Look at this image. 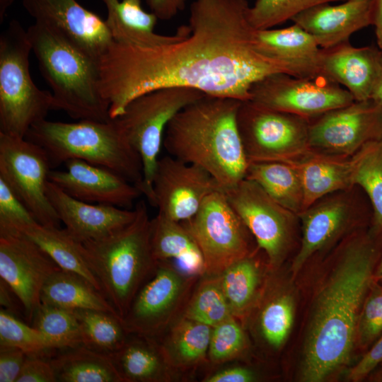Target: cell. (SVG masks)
<instances>
[{
	"instance_id": "cell-1",
	"label": "cell",
	"mask_w": 382,
	"mask_h": 382,
	"mask_svg": "<svg viewBox=\"0 0 382 382\" xmlns=\"http://www.w3.org/2000/svg\"><path fill=\"white\" fill-rule=\"evenodd\" d=\"M247 0H194L187 36L155 47L114 41L98 60L100 88L112 119L149 92L185 87L207 96L250 100L252 86L274 74L294 76L264 54L250 24Z\"/></svg>"
},
{
	"instance_id": "cell-2",
	"label": "cell",
	"mask_w": 382,
	"mask_h": 382,
	"mask_svg": "<svg viewBox=\"0 0 382 382\" xmlns=\"http://www.w3.org/2000/svg\"><path fill=\"white\" fill-rule=\"evenodd\" d=\"M381 253L382 230L372 224L339 245L313 301L303 352V381H323L348 363Z\"/></svg>"
},
{
	"instance_id": "cell-3",
	"label": "cell",
	"mask_w": 382,
	"mask_h": 382,
	"mask_svg": "<svg viewBox=\"0 0 382 382\" xmlns=\"http://www.w3.org/2000/svg\"><path fill=\"white\" fill-rule=\"evenodd\" d=\"M241 101L205 95L168 124L163 146L168 155L208 171L224 190L245 178L248 161L237 125Z\"/></svg>"
},
{
	"instance_id": "cell-4",
	"label": "cell",
	"mask_w": 382,
	"mask_h": 382,
	"mask_svg": "<svg viewBox=\"0 0 382 382\" xmlns=\"http://www.w3.org/2000/svg\"><path fill=\"white\" fill-rule=\"evenodd\" d=\"M27 31L57 110L79 120H112L100 88L98 60L53 28L35 22Z\"/></svg>"
},
{
	"instance_id": "cell-5",
	"label": "cell",
	"mask_w": 382,
	"mask_h": 382,
	"mask_svg": "<svg viewBox=\"0 0 382 382\" xmlns=\"http://www.w3.org/2000/svg\"><path fill=\"white\" fill-rule=\"evenodd\" d=\"M134 208L135 217L126 226L105 237L81 243L101 293L122 318L158 265L151 247L146 205L141 200Z\"/></svg>"
},
{
	"instance_id": "cell-6",
	"label": "cell",
	"mask_w": 382,
	"mask_h": 382,
	"mask_svg": "<svg viewBox=\"0 0 382 382\" xmlns=\"http://www.w3.org/2000/svg\"><path fill=\"white\" fill-rule=\"evenodd\" d=\"M25 138L45 151L52 169L69 160L79 159L110 169L141 189L140 156L115 119L105 122L80 120L76 122L45 119L33 125Z\"/></svg>"
},
{
	"instance_id": "cell-7",
	"label": "cell",
	"mask_w": 382,
	"mask_h": 382,
	"mask_svg": "<svg viewBox=\"0 0 382 382\" xmlns=\"http://www.w3.org/2000/svg\"><path fill=\"white\" fill-rule=\"evenodd\" d=\"M28 31L12 20L0 35V133L25 138L30 127L56 110L51 92L32 79Z\"/></svg>"
},
{
	"instance_id": "cell-8",
	"label": "cell",
	"mask_w": 382,
	"mask_h": 382,
	"mask_svg": "<svg viewBox=\"0 0 382 382\" xmlns=\"http://www.w3.org/2000/svg\"><path fill=\"white\" fill-rule=\"evenodd\" d=\"M204 96L190 88H161L133 99L114 118L140 156L143 169L141 190L153 207V180L166 127L179 111Z\"/></svg>"
},
{
	"instance_id": "cell-9",
	"label": "cell",
	"mask_w": 382,
	"mask_h": 382,
	"mask_svg": "<svg viewBox=\"0 0 382 382\" xmlns=\"http://www.w3.org/2000/svg\"><path fill=\"white\" fill-rule=\"evenodd\" d=\"M298 215L302 233L291 265L294 273L316 253L372 222L369 201L357 185L328 194Z\"/></svg>"
},
{
	"instance_id": "cell-10",
	"label": "cell",
	"mask_w": 382,
	"mask_h": 382,
	"mask_svg": "<svg viewBox=\"0 0 382 382\" xmlns=\"http://www.w3.org/2000/svg\"><path fill=\"white\" fill-rule=\"evenodd\" d=\"M182 223L200 250L205 275L220 274L257 248L224 191L209 195L197 212Z\"/></svg>"
},
{
	"instance_id": "cell-11",
	"label": "cell",
	"mask_w": 382,
	"mask_h": 382,
	"mask_svg": "<svg viewBox=\"0 0 382 382\" xmlns=\"http://www.w3.org/2000/svg\"><path fill=\"white\" fill-rule=\"evenodd\" d=\"M200 277L185 273L172 262L158 261L122 318L127 332L160 337L183 316Z\"/></svg>"
},
{
	"instance_id": "cell-12",
	"label": "cell",
	"mask_w": 382,
	"mask_h": 382,
	"mask_svg": "<svg viewBox=\"0 0 382 382\" xmlns=\"http://www.w3.org/2000/svg\"><path fill=\"white\" fill-rule=\"evenodd\" d=\"M237 125L248 162L289 161L309 151V120L241 101Z\"/></svg>"
},
{
	"instance_id": "cell-13",
	"label": "cell",
	"mask_w": 382,
	"mask_h": 382,
	"mask_svg": "<svg viewBox=\"0 0 382 382\" xmlns=\"http://www.w3.org/2000/svg\"><path fill=\"white\" fill-rule=\"evenodd\" d=\"M52 170L45 151L26 138L0 133V178L24 204L37 222L60 227L47 186Z\"/></svg>"
},
{
	"instance_id": "cell-14",
	"label": "cell",
	"mask_w": 382,
	"mask_h": 382,
	"mask_svg": "<svg viewBox=\"0 0 382 382\" xmlns=\"http://www.w3.org/2000/svg\"><path fill=\"white\" fill-rule=\"evenodd\" d=\"M226 198L277 270L289 250L299 215L284 207L255 181L244 178L224 190Z\"/></svg>"
},
{
	"instance_id": "cell-15",
	"label": "cell",
	"mask_w": 382,
	"mask_h": 382,
	"mask_svg": "<svg viewBox=\"0 0 382 382\" xmlns=\"http://www.w3.org/2000/svg\"><path fill=\"white\" fill-rule=\"evenodd\" d=\"M382 137V104L354 100L309 120V151L347 158Z\"/></svg>"
},
{
	"instance_id": "cell-16",
	"label": "cell",
	"mask_w": 382,
	"mask_h": 382,
	"mask_svg": "<svg viewBox=\"0 0 382 382\" xmlns=\"http://www.w3.org/2000/svg\"><path fill=\"white\" fill-rule=\"evenodd\" d=\"M250 100L308 120L354 101L345 88L323 76L304 78L279 73L255 82Z\"/></svg>"
},
{
	"instance_id": "cell-17",
	"label": "cell",
	"mask_w": 382,
	"mask_h": 382,
	"mask_svg": "<svg viewBox=\"0 0 382 382\" xmlns=\"http://www.w3.org/2000/svg\"><path fill=\"white\" fill-rule=\"evenodd\" d=\"M153 190L158 213L178 222L191 219L209 195L224 191L205 169L170 155L158 160Z\"/></svg>"
},
{
	"instance_id": "cell-18",
	"label": "cell",
	"mask_w": 382,
	"mask_h": 382,
	"mask_svg": "<svg viewBox=\"0 0 382 382\" xmlns=\"http://www.w3.org/2000/svg\"><path fill=\"white\" fill-rule=\"evenodd\" d=\"M59 269L45 250L24 235H0V277L18 298L28 321H33L41 303L46 281Z\"/></svg>"
},
{
	"instance_id": "cell-19",
	"label": "cell",
	"mask_w": 382,
	"mask_h": 382,
	"mask_svg": "<svg viewBox=\"0 0 382 382\" xmlns=\"http://www.w3.org/2000/svg\"><path fill=\"white\" fill-rule=\"evenodd\" d=\"M36 23L53 28L98 60L112 42L105 20L76 0H23Z\"/></svg>"
},
{
	"instance_id": "cell-20",
	"label": "cell",
	"mask_w": 382,
	"mask_h": 382,
	"mask_svg": "<svg viewBox=\"0 0 382 382\" xmlns=\"http://www.w3.org/2000/svg\"><path fill=\"white\" fill-rule=\"evenodd\" d=\"M64 165L65 170H51L49 180L77 199L133 209L142 195L137 186L110 169L79 159Z\"/></svg>"
},
{
	"instance_id": "cell-21",
	"label": "cell",
	"mask_w": 382,
	"mask_h": 382,
	"mask_svg": "<svg viewBox=\"0 0 382 382\" xmlns=\"http://www.w3.org/2000/svg\"><path fill=\"white\" fill-rule=\"evenodd\" d=\"M47 195L65 229L83 243L105 237L130 223L136 209L94 204L77 199L50 180Z\"/></svg>"
},
{
	"instance_id": "cell-22",
	"label": "cell",
	"mask_w": 382,
	"mask_h": 382,
	"mask_svg": "<svg viewBox=\"0 0 382 382\" xmlns=\"http://www.w3.org/2000/svg\"><path fill=\"white\" fill-rule=\"evenodd\" d=\"M374 0H345L337 5L323 4L292 18L294 23L311 34L322 49L349 42L355 32L372 25Z\"/></svg>"
},
{
	"instance_id": "cell-23",
	"label": "cell",
	"mask_w": 382,
	"mask_h": 382,
	"mask_svg": "<svg viewBox=\"0 0 382 382\" xmlns=\"http://www.w3.org/2000/svg\"><path fill=\"white\" fill-rule=\"evenodd\" d=\"M381 54L378 46L357 47L349 42L322 49L321 76L345 88L354 100L370 99Z\"/></svg>"
},
{
	"instance_id": "cell-24",
	"label": "cell",
	"mask_w": 382,
	"mask_h": 382,
	"mask_svg": "<svg viewBox=\"0 0 382 382\" xmlns=\"http://www.w3.org/2000/svg\"><path fill=\"white\" fill-rule=\"evenodd\" d=\"M108 12L106 24L112 41L139 47H155L178 41L190 32L188 25H182L171 35L156 33L158 17L145 11L141 0H101Z\"/></svg>"
},
{
	"instance_id": "cell-25",
	"label": "cell",
	"mask_w": 382,
	"mask_h": 382,
	"mask_svg": "<svg viewBox=\"0 0 382 382\" xmlns=\"http://www.w3.org/2000/svg\"><path fill=\"white\" fill-rule=\"evenodd\" d=\"M257 39L260 50L270 57L287 64L294 76H322V48L311 34L298 25L257 30Z\"/></svg>"
},
{
	"instance_id": "cell-26",
	"label": "cell",
	"mask_w": 382,
	"mask_h": 382,
	"mask_svg": "<svg viewBox=\"0 0 382 382\" xmlns=\"http://www.w3.org/2000/svg\"><path fill=\"white\" fill-rule=\"evenodd\" d=\"M108 356L123 382L184 381L156 338L129 334L125 344Z\"/></svg>"
},
{
	"instance_id": "cell-27",
	"label": "cell",
	"mask_w": 382,
	"mask_h": 382,
	"mask_svg": "<svg viewBox=\"0 0 382 382\" xmlns=\"http://www.w3.org/2000/svg\"><path fill=\"white\" fill-rule=\"evenodd\" d=\"M212 327L181 317L158 340L171 367L184 381L192 378L208 366V349Z\"/></svg>"
},
{
	"instance_id": "cell-28",
	"label": "cell",
	"mask_w": 382,
	"mask_h": 382,
	"mask_svg": "<svg viewBox=\"0 0 382 382\" xmlns=\"http://www.w3.org/2000/svg\"><path fill=\"white\" fill-rule=\"evenodd\" d=\"M357 154L351 157L337 158L308 151L289 161L296 167L301 180L303 209L328 194L354 186Z\"/></svg>"
},
{
	"instance_id": "cell-29",
	"label": "cell",
	"mask_w": 382,
	"mask_h": 382,
	"mask_svg": "<svg viewBox=\"0 0 382 382\" xmlns=\"http://www.w3.org/2000/svg\"><path fill=\"white\" fill-rule=\"evenodd\" d=\"M150 242L157 262H172L191 275L204 274V262L200 250L182 222L158 213L151 219Z\"/></svg>"
},
{
	"instance_id": "cell-30",
	"label": "cell",
	"mask_w": 382,
	"mask_h": 382,
	"mask_svg": "<svg viewBox=\"0 0 382 382\" xmlns=\"http://www.w3.org/2000/svg\"><path fill=\"white\" fill-rule=\"evenodd\" d=\"M258 247L219 274L232 315L243 322L259 299L264 285L265 266Z\"/></svg>"
},
{
	"instance_id": "cell-31",
	"label": "cell",
	"mask_w": 382,
	"mask_h": 382,
	"mask_svg": "<svg viewBox=\"0 0 382 382\" xmlns=\"http://www.w3.org/2000/svg\"><path fill=\"white\" fill-rule=\"evenodd\" d=\"M294 318L292 296L284 291H270L265 282L259 299L242 323L250 319V327L263 346L277 352L286 342Z\"/></svg>"
},
{
	"instance_id": "cell-32",
	"label": "cell",
	"mask_w": 382,
	"mask_h": 382,
	"mask_svg": "<svg viewBox=\"0 0 382 382\" xmlns=\"http://www.w3.org/2000/svg\"><path fill=\"white\" fill-rule=\"evenodd\" d=\"M18 233L40 246L61 269L80 275L101 292L100 285L86 259L81 243L65 228L47 227L36 223L23 227L16 233Z\"/></svg>"
},
{
	"instance_id": "cell-33",
	"label": "cell",
	"mask_w": 382,
	"mask_h": 382,
	"mask_svg": "<svg viewBox=\"0 0 382 382\" xmlns=\"http://www.w3.org/2000/svg\"><path fill=\"white\" fill-rule=\"evenodd\" d=\"M245 178L255 181L274 200L292 212L299 214L303 210L302 183L291 162H249Z\"/></svg>"
},
{
	"instance_id": "cell-34",
	"label": "cell",
	"mask_w": 382,
	"mask_h": 382,
	"mask_svg": "<svg viewBox=\"0 0 382 382\" xmlns=\"http://www.w3.org/2000/svg\"><path fill=\"white\" fill-rule=\"evenodd\" d=\"M40 301L41 303L68 310L90 309L117 314L103 294L87 280L62 269L46 281Z\"/></svg>"
},
{
	"instance_id": "cell-35",
	"label": "cell",
	"mask_w": 382,
	"mask_h": 382,
	"mask_svg": "<svg viewBox=\"0 0 382 382\" xmlns=\"http://www.w3.org/2000/svg\"><path fill=\"white\" fill-rule=\"evenodd\" d=\"M60 350L49 359L57 381L123 382L107 354L83 345Z\"/></svg>"
},
{
	"instance_id": "cell-36",
	"label": "cell",
	"mask_w": 382,
	"mask_h": 382,
	"mask_svg": "<svg viewBox=\"0 0 382 382\" xmlns=\"http://www.w3.org/2000/svg\"><path fill=\"white\" fill-rule=\"evenodd\" d=\"M71 311L81 325L83 345L93 350L108 355L120 349L129 335L116 313L90 309Z\"/></svg>"
},
{
	"instance_id": "cell-37",
	"label": "cell",
	"mask_w": 382,
	"mask_h": 382,
	"mask_svg": "<svg viewBox=\"0 0 382 382\" xmlns=\"http://www.w3.org/2000/svg\"><path fill=\"white\" fill-rule=\"evenodd\" d=\"M231 316H233L223 292L219 275L201 276L182 317L213 328Z\"/></svg>"
},
{
	"instance_id": "cell-38",
	"label": "cell",
	"mask_w": 382,
	"mask_h": 382,
	"mask_svg": "<svg viewBox=\"0 0 382 382\" xmlns=\"http://www.w3.org/2000/svg\"><path fill=\"white\" fill-rule=\"evenodd\" d=\"M354 184L369 201L371 224L382 230V137L367 144L357 154Z\"/></svg>"
},
{
	"instance_id": "cell-39",
	"label": "cell",
	"mask_w": 382,
	"mask_h": 382,
	"mask_svg": "<svg viewBox=\"0 0 382 382\" xmlns=\"http://www.w3.org/2000/svg\"><path fill=\"white\" fill-rule=\"evenodd\" d=\"M32 323L45 337L51 349L83 345L81 325L71 310L40 303Z\"/></svg>"
},
{
	"instance_id": "cell-40",
	"label": "cell",
	"mask_w": 382,
	"mask_h": 382,
	"mask_svg": "<svg viewBox=\"0 0 382 382\" xmlns=\"http://www.w3.org/2000/svg\"><path fill=\"white\" fill-rule=\"evenodd\" d=\"M250 341L240 320L231 316L212 328L208 349V366H217L243 358Z\"/></svg>"
},
{
	"instance_id": "cell-41",
	"label": "cell",
	"mask_w": 382,
	"mask_h": 382,
	"mask_svg": "<svg viewBox=\"0 0 382 382\" xmlns=\"http://www.w3.org/2000/svg\"><path fill=\"white\" fill-rule=\"evenodd\" d=\"M345 0H256L248 16L256 30L273 28L316 6Z\"/></svg>"
},
{
	"instance_id": "cell-42",
	"label": "cell",
	"mask_w": 382,
	"mask_h": 382,
	"mask_svg": "<svg viewBox=\"0 0 382 382\" xmlns=\"http://www.w3.org/2000/svg\"><path fill=\"white\" fill-rule=\"evenodd\" d=\"M0 346L18 348L28 355L42 356L52 350L42 334L1 308Z\"/></svg>"
},
{
	"instance_id": "cell-43",
	"label": "cell",
	"mask_w": 382,
	"mask_h": 382,
	"mask_svg": "<svg viewBox=\"0 0 382 382\" xmlns=\"http://www.w3.org/2000/svg\"><path fill=\"white\" fill-rule=\"evenodd\" d=\"M382 335V284L374 282L362 306L357 329L356 345L370 347Z\"/></svg>"
},
{
	"instance_id": "cell-44",
	"label": "cell",
	"mask_w": 382,
	"mask_h": 382,
	"mask_svg": "<svg viewBox=\"0 0 382 382\" xmlns=\"http://www.w3.org/2000/svg\"><path fill=\"white\" fill-rule=\"evenodd\" d=\"M36 223L28 208L0 178V235L13 234Z\"/></svg>"
},
{
	"instance_id": "cell-45",
	"label": "cell",
	"mask_w": 382,
	"mask_h": 382,
	"mask_svg": "<svg viewBox=\"0 0 382 382\" xmlns=\"http://www.w3.org/2000/svg\"><path fill=\"white\" fill-rule=\"evenodd\" d=\"M209 368L202 378V382H252L258 379L257 374L253 369L231 361Z\"/></svg>"
},
{
	"instance_id": "cell-46",
	"label": "cell",
	"mask_w": 382,
	"mask_h": 382,
	"mask_svg": "<svg viewBox=\"0 0 382 382\" xmlns=\"http://www.w3.org/2000/svg\"><path fill=\"white\" fill-rule=\"evenodd\" d=\"M50 360L28 355L16 382H57Z\"/></svg>"
},
{
	"instance_id": "cell-47",
	"label": "cell",
	"mask_w": 382,
	"mask_h": 382,
	"mask_svg": "<svg viewBox=\"0 0 382 382\" xmlns=\"http://www.w3.org/2000/svg\"><path fill=\"white\" fill-rule=\"evenodd\" d=\"M27 357L18 348L0 346V382H16Z\"/></svg>"
},
{
	"instance_id": "cell-48",
	"label": "cell",
	"mask_w": 382,
	"mask_h": 382,
	"mask_svg": "<svg viewBox=\"0 0 382 382\" xmlns=\"http://www.w3.org/2000/svg\"><path fill=\"white\" fill-rule=\"evenodd\" d=\"M382 362V335L373 343L361 360L351 369L349 378L359 381L366 378Z\"/></svg>"
},
{
	"instance_id": "cell-49",
	"label": "cell",
	"mask_w": 382,
	"mask_h": 382,
	"mask_svg": "<svg viewBox=\"0 0 382 382\" xmlns=\"http://www.w3.org/2000/svg\"><path fill=\"white\" fill-rule=\"evenodd\" d=\"M146 2L158 19L168 21L185 8L187 0H146Z\"/></svg>"
},
{
	"instance_id": "cell-50",
	"label": "cell",
	"mask_w": 382,
	"mask_h": 382,
	"mask_svg": "<svg viewBox=\"0 0 382 382\" xmlns=\"http://www.w3.org/2000/svg\"><path fill=\"white\" fill-rule=\"evenodd\" d=\"M17 297L8 284L0 278V303L2 308L12 314H15L18 306L14 301Z\"/></svg>"
},
{
	"instance_id": "cell-51",
	"label": "cell",
	"mask_w": 382,
	"mask_h": 382,
	"mask_svg": "<svg viewBox=\"0 0 382 382\" xmlns=\"http://www.w3.org/2000/svg\"><path fill=\"white\" fill-rule=\"evenodd\" d=\"M378 47L382 50V0H374L372 6V25Z\"/></svg>"
},
{
	"instance_id": "cell-52",
	"label": "cell",
	"mask_w": 382,
	"mask_h": 382,
	"mask_svg": "<svg viewBox=\"0 0 382 382\" xmlns=\"http://www.w3.org/2000/svg\"><path fill=\"white\" fill-rule=\"evenodd\" d=\"M371 98L382 104V54L378 72L373 88Z\"/></svg>"
},
{
	"instance_id": "cell-53",
	"label": "cell",
	"mask_w": 382,
	"mask_h": 382,
	"mask_svg": "<svg viewBox=\"0 0 382 382\" xmlns=\"http://www.w3.org/2000/svg\"><path fill=\"white\" fill-rule=\"evenodd\" d=\"M14 0H0V22L1 23L6 15L7 11L13 4Z\"/></svg>"
},
{
	"instance_id": "cell-54",
	"label": "cell",
	"mask_w": 382,
	"mask_h": 382,
	"mask_svg": "<svg viewBox=\"0 0 382 382\" xmlns=\"http://www.w3.org/2000/svg\"><path fill=\"white\" fill-rule=\"evenodd\" d=\"M373 279L374 282H382V253L375 268Z\"/></svg>"
},
{
	"instance_id": "cell-55",
	"label": "cell",
	"mask_w": 382,
	"mask_h": 382,
	"mask_svg": "<svg viewBox=\"0 0 382 382\" xmlns=\"http://www.w3.org/2000/svg\"><path fill=\"white\" fill-rule=\"evenodd\" d=\"M378 381H382V374H381V377L378 378Z\"/></svg>"
}]
</instances>
